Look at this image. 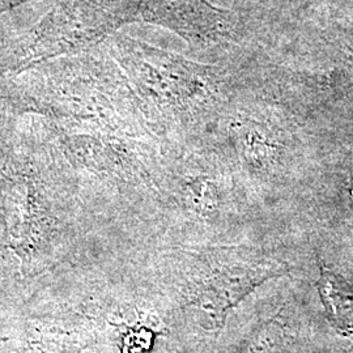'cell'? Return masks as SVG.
I'll return each mask as SVG.
<instances>
[{"instance_id":"cell-2","label":"cell","mask_w":353,"mask_h":353,"mask_svg":"<svg viewBox=\"0 0 353 353\" xmlns=\"http://www.w3.org/2000/svg\"><path fill=\"white\" fill-rule=\"evenodd\" d=\"M321 272L322 276L318 283V288L328 316L334 323H336V327L348 326L347 319L351 316L353 301L351 293L348 292V285L325 267H321Z\"/></svg>"},{"instance_id":"cell-1","label":"cell","mask_w":353,"mask_h":353,"mask_svg":"<svg viewBox=\"0 0 353 353\" xmlns=\"http://www.w3.org/2000/svg\"><path fill=\"white\" fill-rule=\"evenodd\" d=\"M271 276L272 275H259L254 272L252 275L246 276L219 275L205 279L199 290H196L192 303L212 314L216 326L220 327L228 310L233 309L248 293Z\"/></svg>"}]
</instances>
